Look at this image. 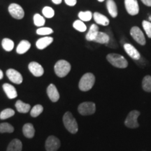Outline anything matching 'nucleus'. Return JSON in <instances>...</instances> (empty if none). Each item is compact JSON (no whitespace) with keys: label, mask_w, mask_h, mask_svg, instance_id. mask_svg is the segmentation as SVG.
I'll use <instances>...</instances> for the list:
<instances>
[{"label":"nucleus","mask_w":151,"mask_h":151,"mask_svg":"<svg viewBox=\"0 0 151 151\" xmlns=\"http://www.w3.org/2000/svg\"><path fill=\"white\" fill-rule=\"evenodd\" d=\"M31 47V43L27 40H22L18 43L16 48V52L19 55H22L27 52Z\"/></svg>","instance_id":"obj_17"},{"label":"nucleus","mask_w":151,"mask_h":151,"mask_svg":"<svg viewBox=\"0 0 151 151\" xmlns=\"http://www.w3.org/2000/svg\"><path fill=\"white\" fill-rule=\"evenodd\" d=\"M98 33H99V27H97V24H92L91 27H90L89 31H88V32L87 33L86 36V40L89 41H94L95 38L97 37Z\"/></svg>","instance_id":"obj_18"},{"label":"nucleus","mask_w":151,"mask_h":151,"mask_svg":"<svg viewBox=\"0 0 151 151\" xmlns=\"http://www.w3.org/2000/svg\"><path fill=\"white\" fill-rule=\"evenodd\" d=\"M34 20V23L37 27H41L44 25L45 23H46V20H45L44 17L41 16L40 14H36L35 16H34L33 18Z\"/></svg>","instance_id":"obj_28"},{"label":"nucleus","mask_w":151,"mask_h":151,"mask_svg":"<svg viewBox=\"0 0 151 151\" xmlns=\"http://www.w3.org/2000/svg\"><path fill=\"white\" fill-rule=\"evenodd\" d=\"M42 14L45 18H52L55 16V11L51 7L45 6L42 10Z\"/></svg>","instance_id":"obj_33"},{"label":"nucleus","mask_w":151,"mask_h":151,"mask_svg":"<svg viewBox=\"0 0 151 151\" xmlns=\"http://www.w3.org/2000/svg\"><path fill=\"white\" fill-rule=\"evenodd\" d=\"M142 88L144 91L151 92V76H146L143 79Z\"/></svg>","instance_id":"obj_26"},{"label":"nucleus","mask_w":151,"mask_h":151,"mask_svg":"<svg viewBox=\"0 0 151 151\" xmlns=\"http://www.w3.org/2000/svg\"><path fill=\"white\" fill-rule=\"evenodd\" d=\"M98 1H100V2H101V1H104V0H98Z\"/></svg>","instance_id":"obj_40"},{"label":"nucleus","mask_w":151,"mask_h":151,"mask_svg":"<svg viewBox=\"0 0 151 151\" xmlns=\"http://www.w3.org/2000/svg\"><path fill=\"white\" fill-rule=\"evenodd\" d=\"M60 146H61L60 141L58 138L55 136L48 137V139H46V144H45L46 151H57L60 148Z\"/></svg>","instance_id":"obj_8"},{"label":"nucleus","mask_w":151,"mask_h":151,"mask_svg":"<svg viewBox=\"0 0 151 151\" xmlns=\"http://www.w3.org/2000/svg\"><path fill=\"white\" fill-rule=\"evenodd\" d=\"M1 46H2L4 50H5L7 52H10L14 48V42L11 39L4 38L1 41Z\"/></svg>","instance_id":"obj_25"},{"label":"nucleus","mask_w":151,"mask_h":151,"mask_svg":"<svg viewBox=\"0 0 151 151\" xmlns=\"http://www.w3.org/2000/svg\"><path fill=\"white\" fill-rule=\"evenodd\" d=\"M3 90L6 94L7 97L9 99H15L18 96V92H17L16 88H14L12 85L9 83H4L3 85Z\"/></svg>","instance_id":"obj_16"},{"label":"nucleus","mask_w":151,"mask_h":151,"mask_svg":"<svg viewBox=\"0 0 151 151\" xmlns=\"http://www.w3.org/2000/svg\"><path fill=\"white\" fill-rule=\"evenodd\" d=\"M149 20H151V15L150 16V17H149Z\"/></svg>","instance_id":"obj_41"},{"label":"nucleus","mask_w":151,"mask_h":151,"mask_svg":"<svg viewBox=\"0 0 151 151\" xmlns=\"http://www.w3.org/2000/svg\"><path fill=\"white\" fill-rule=\"evenodd\" d=\"M30 106H31L29 104L24 103L23 101H21V100H18L16 103V109L19 113H26L29 112L30 110Z\"/></svg>","instance_id":"obj_23"},{"label":"nucleus","mask_w":151,"mask_h":151,"mask_svg":"<svg viewBox=\"0 0 151 151\" xmlns=\"http://www.w3.org/2000/svg\"><path fill=\"white\" fill-rule=\"evenodd\" d=\"M15 115V111L11 109H6L1 111L0 113V119L1 120H5L11 117L14 116Z\"/></svg>","instance_id":"obj_31"},{"label":"nucleus","mask_w":151,"mask_h":151,"mask_svg":"<svg viewBox=\"0 0 151 151\" xmlns=\"http://www.w3.org/2000/svg\"><path fill=\"white\" fill-rule=\"evenodd\" d=\"M78 18L83 22L90 21L92 18V14L90 11H85V12L84 11H81L78 13Z\"/></svg>","instance_id":"obj_30"},{"label":"nucleus","mask_w":151,"mask_h":151,"mask_svg":"<svg viewBox=\"0 0 151 151\" xmlns=\"http://www.w3.org/2000/svg\"><path fill=\"white\" fill-rule=\"evenodd\" d=\"M47 94H48L49 99L52 102H57L60 99V94L57 89L56 86L53 84H50L47 88Z\"/></svg>","instance_id":"obj_14"},{"label":"nucleus","mask_w":151,"mask_h":151,"mask_svg":"<svg viewBox=\"0 0 151 151\" xmlns=\"http://www.w3.org/2000/svg\"><path fill=\"white\" fill-rule=\"evenodd\" d=\"M73 27L75 29H76L78 32H84L87 29L86 24L84 23L83 21L81 20H75L73 23Z\"/></svg>","instance_id":"obj_27"},{"label":"nucleus","mask_w":151,"mask_h":151,"mask_svg":"<svg viewBox=\"0 0 151 151\" xmlns=\"http://www.w3.org/2000/svg\"><path fill=\"white\" fill-rule=\"evenodd\" d=\"M71 65L69 62L64 60H60L55 65L54 70L55 74L60 78H63L68 75L71 71Z\"/></svg>","instance_id":"obj_4"},{"label":"nucleus","mask_w":151,"mask_h":151,"mask_svg":"<svg viewBox=\"0 0 151 151\" xmlns=\"http://www.w3.org/2000/svg\"><path fill=\"white\" fill-rule=\"evenodd\" d=\"M22 132H23L24 137L28 139L33 138L35 134V129L33 124L31 123H26L24 124L23 127H22Z\"/></svg>","instance_id":"obj_20"},{"label":"nucleus","mask_w":151,"mask_h":151,"mask_svg":"<svg viewBox=\"0 0 151 151\" xmlns=\"http://www.w3.org/2000/svg\"><path fill=\"white\" fill-rule=\"evenodd\" d=\"M142 25L147 36L151 39V22L146 21V20H143L142 22Z\"/></svg>","instance_id":"obj_35"},{"label":"nucleus","mask_w":151,"mask_h":151,"mask_svg":"<svg viewBox=\"0 0 151 151\" xmlns=\"http://www.w3.org/2000/svg\"><path fill=\"white\" fill-rule=\"evenodd\" d=\"M124 49L127 54L129 55L130 58H132L133 60H139L141 58V55L139 52L134 47L132 46L130 43H125L124 45Z\"/></svg>","instance_id":"obj_13"},{"label":"nucleus","mask_w":151,"mask_h":151,"mask_svg":"<svg viewBox=\"0 0 151 151\" xmlns=\"http://www.w3.org/2000/svg\"><path fill=\"white\" fill-rule=\"evenodd\" d=\"M9 12L11 16L17 20H21L24 16V11L23 9L18 4H11L9 6Z\"/></svg>","instance_id":"obj_7"},{"label":"nucleus","mask_w":151,"mask_h":151,"mask_svg":"<svg viewBox=\"0 0 151 151\" xmlns=\"http://www.w3.org/2000/svg\"><path fill=\"white\" fill-rule=\"evenodd\" d=\"M3 76H4V73H3V71L0 69V80H1V79L3 78Z\"/></svg>","instance_id":"obj_39"},{"label":"nucleus","mask_w":151,"mask_h":151,"mask_svg":"<svg viewBox=\"0 0 151 151\" xmlns=\"http://www.w3.org/2000/svg\"><path fill=\"white\" fill-rule=\"evenodd\" d=\"M28 69L30 72L36 77H40L44 73V69L42 66L37 62H30L28 65Z\"/></svg>","instance_id":"obj_12"},{"label":"nucleus","mask_w":151,"mask_h":151,"mask_svg":"<svg viewBox=\"0 0 151 151\" xmlns=\"http://www.w3.org/2000/svg\"><path fill=\"white\" fill-rule=\"evenodd\" d=\"M53 41V38L50 37H44L38 39L36 42V46L39 50H43L46 47L50 46Z\"/></svg>","instance_id":"obj_15"},{"label":"nucleus","mask_w":151,"mask_h":151,"mask_svg":"<svg viewBox=\"0 0 151 151\" xmlns=\"http://www.w3.org/2000/svg\"><path fill=\"white\" fill-rule=\"evenodd\" d=\"M53 33V30L50 27H40L37 29V34L38 35L47 36Z\"/></svg>","instance_id":"obj_34"},{"label":"nucleus","mask_w":151,"mask_h":151,"mask_svg":"<svg viewBox=\"0 0 151 151\" xmlns=\"http://www.w3.org/2000/svg\"><path fill=\"white\" fill-rule=\"evenodd\" d=\"M62 0H52V2H53L55 4H57V5L60 4L62 3Z\"/></svg>","instance_id":"obj_38"},{"label":"nucleus","mask_w":151,"mask_h":151,"mask_svg":"<svg viewBox=\"0 0 151 151\" xmlns=\"http://www.w3.org/2000/svg\"><path fill=\"white\" fill-rule=\"evenodd\" d=\"M106 7L108 9L109 14L113 18H116L118 16V9H117L116 4L113 0H107Z\"/></svg>","instance_id":"obj_22"},{"label":"nucleus","mask_w":151,"mask_h":151,"mask_svg":"<svg viewBox=\"0 0 151 151\" xmlns=\"http://www.w3.org/2000/svg\"><path fill=\"white\" fill-rule=\"evenodd\" d=\"M94 21L97 22V24H101L103 26H107L109 24V20L106 16H104V15L99 14L98 12H95L92 15Z\"/></svg>","instance_id":"obj_19"},{"label":"nucleus","mask_w":151,"mask_h":151,"mask_svg":"<svg viewBox=\"0 0 151 151\" xmlns=\"http://www.w3.org/2000/svg\"><path fill=\"white\" fill-rule=\"evenodd\" d=\"M6 76L11 82L16 84H21L23 81V78L20 72L16 69H9L6 71Z\"/></svg>","instance_id":"obj_11"},{"label":"nucleus","mask_w":151,"mask_h":151,"mask_svg":"<svg viewBox=\"0 0 151 151\" xmlns=\"http://www.w3.org/2000/svg\"><path fill=\"white\" fill-rule=\"evenodd\" d=\"M14 131V127L7 122L0 124V133H12Z\"/></svg>","instance_id":"obj_29"},{"label":"nucleus","mask_w":151,"mask_h":151,"mask_svg":"<svg viewBox=\"0 0 151 151\" xmlns=\"http://www.w3.org/2000/svg\"><path fill=\"white\" fill-rule=\"evenodd\" d=\"M140 112L137 110L130 111L124 120V124L126 127L131 128V129H135V128L139 127V124L137 121V119L140 116Z\"/></svg>","instance_id":"obj_5"},{"label":"nucleus","mask_w":151,"mask_h":151,"mask_svg":"<svg viewBox=\"0 0 151 151\" xmlns=\"http://www.w3.org/2000/svg\"><path fill=\"white\" fill-rule=\"evenodd\" d=\"M65 1L68 6H73L76 4L77 2L76 0H65Z\"/></svg>","instance_id":"obj_36"},{"label":"nucleus","mask_w":151,"mask_h":151,"mask_svg":"<svg viewBox=\"0 0 151 151\" xmlns=\"http://www.w3.org/2000/svg\"><path fill=\"white\" fill-rule=\"evenodd\" d=\"M124 6L127 13L131 16L139 14V7L137 0H124Z\"/></svg>","instance_id":"obj_10"},{"label":"nucleus","mask_w":151,"mask_h":151,"mask_svg":"<svg viewBox=\"0 0 151 151\" xmlns=\"http://www.w3.org/2000/svg\"><path fill=\"white\" fill-rule=\"evenodd\" d=\"M106 59L109 63L115 67L120 68V69H124L128 66L127 60L121 55L110 53L106 56Z\"/></svg>","instance_id":"obj_3"},{"label":"nucleus","mask_w":151,"mask_h":151,"mask_svg":"<svg viewBox=\"0 0 151 151\" xmlns=\"http://www.w3.org/2000/svg\"><path fill=\"white\" fill-rule=\"evenodd\" d=\"M141 1L146 6H151V0H141Z\"/></svg>","instance_id":"obj_37"},{"label":"nucleus","mask_w":151,"mask_h":151,"mask_svg":"<svg viewBox=\"0 0 151 151\" xmlns=\"http://www.w3.org/2000/svg\"><path fill=\"white\" fill-rule=\"evenodd\" d=\"M63 122L65 127L71 134H76L78 130V126L76 120L71 112L67 111L63 116Z\"/></svg>","instance_id":"obj_2"},{"label":"nucleus","mask_w":151,"mask_h":151,"mask_svg":"<svg viewBox=\"0 0 151 151\" xmlns=\"http://www.w3.org/2000/svg\"><path fill=\"white\" fill-rule=\"evenodd\" d=\"M109 40H110V37H109V36L106 33L99 32L97 37L95 38L94 41L101 43V44H106V43L109 42Z\"/></svg>","instance_id":"obj_24"},{"label":"nucleus","mask_w":151,"mask_h":151,"mask_svg":"<svg viewBox=\"0 0 151 151\" xmlns=\"http://www.w3.org/2000/svg\"><path fill=\"white\" fill-rule=\"evenodd\" d=\"M79 113L82 116H90L95 113L96 106L95 104L92 101H86L81 103L78 107Z\"/></svg>","instance_id":"obj_6"},{"label":"nucleus","mask_w":151,"mask_h":151,"mask_svg":"<svg viewBox=\"0 0 151 151\" xmlns=\"http://www.w3.org/2000/svg\"><path fill=\"white\" fill-rule=\"evenodd\" d=\"M43 107L40 104H37V105H35V106L32 109L30 114H31V116H32L33 118H36V117L39 116V115L43 112Z\"/></svg>","instance_id":"obj_32"},{"label":"nucleus","mask_w":151,"mask_h":151,"mask_svg":"<svg viewBox=\"0 0 151 151\" xmlns=\"http://www.w3.org/2000/svg\"><path fill=\"white\" fill-rule=\"evenodd\" d=\"M95 83V77L92 73H86L81 77L78 87L81 91L87 92L91 90Z\"/></svg>","instance_id":"obj_1"},{"label":"nucleus","mask_w":151,"mask_h":151,"mask_svg":"<svg viewBox=\"0 0 151 151\" xmlns=\"http://www.w3.org/2000/svg\"><path fill=\"white\" fill-rule=\"evenodd\" d=\"M22 144L19 139H14L9 143L6 151H22Z\"/></svg>","instance_id":"obj_21"},{"label":"nucleus","mask_w":151,"mask_h":151,"mask_svg":"<svg viewBox=\"0 0 151 151\" xmlns=\"http://www.w3.org/2000/svg\"><path fill=\"white\" fill-rule=\"evenodd\" d=\"M130 35H131L132 37L134 39V40H135L140 45L143 46V45L146 44V39H145V36L143 35V32L141 31V29L139 27H132L131 30H130Z\"/></svg>","instance_id":"obj_9"}]
</instances>
